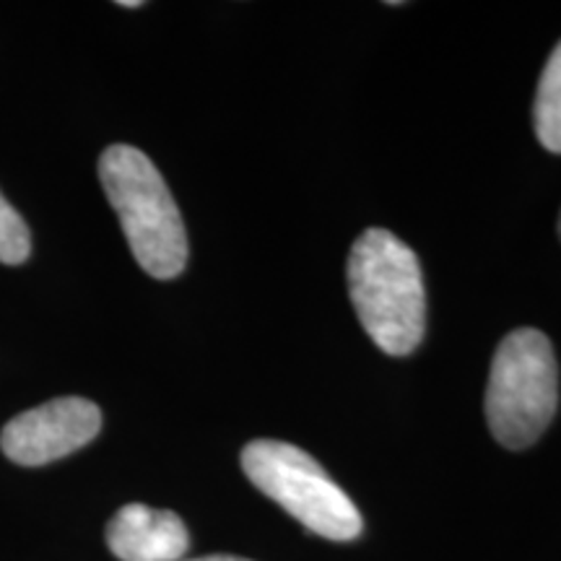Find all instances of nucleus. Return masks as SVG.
<instances>
[{
	"label": "nucleus",
	"instance_id": "nucleus-1",
	"mask_svg": "<svg viewBox=\"0 0 561 561\" xmlns=\"http://www.w3.org/2000/svg\"><path fill=\"white\" fill-rule=\"evenodd\" d=\"M348 294L377 348L405 356L424 339L426 294L416 252L388 229H367L346 265Z\"/></svg>",
	"mask_w": 561,
	"mask_h": 561
},
{
	"label": "nucleus",
	"instance_id": "nucleus-2",
	"mask_svg": "<svg viewBox=\"0 0 561 561\" xmlns=\"http://www.w3.org/2000/svg\"><path fill=\"white\" fill-rule=\"evenodd\" d=\"M100 180L140 268L159 280L180 276L187 265V231L153 161L136 146L115 144L102 153Z\"/></svg>",
	"mask_w": 561,
	"mask_h": 561
},
{
	"label": "nucleus",
	"instance_id": "nucleus-3",
	"mask_svg": "<svg viewBox=\"0 0 561 561\" xmlns=\"http://www.w3.org/2000/svg\"><path fill=\"white\" fill-rule=\"evenodd\" d=\"M486 421L507 450H525L549 430L559 405V367L549 335L517 328L491 359Z\"/></svg>",
	"mask_w": 561,
	"mask_h": 561
},
{
	"label": "nucleus",
	"instance_id": "nucleus-4",
	"mask_svg": "<svg viewBox=\"0 0 561 561\" xmlns=\"http://www.w3.org/2000/svg\"><path fill=\"white\" fill-rule=\"evenodd\" d=\"M242 471L307 530L331 541H354L362 533L356 504L301 447L278 439L250 442L242 450Z\"/></svg>",
	"mask_w": 561,
	"mask_h": 561
},
{
	"label": "nucleus",
	"instance_id": "nucleus-5",
	"mask_svg": "<svg viewBox=\"0 0 561 561\" xmlns=\"http://www.w3.org/2000/svg\"><path fill=\"white\" fill-rule=\"evenodd\" d=\"M102 430V413L87 398H58L19 413L0 434L5 458L34 468L81 450Z\"/></svg>",
	"mask_w": 561,
	"mask_h": 561
},
{
	"label": "nucleus",
	"instance_id": "nucleus-6",
	"mask_svg": "<svg viewBox=\"0 0 561 561\" xmlns=\"http://www.w3.org/2000/svg\"><path fill=\"white\" fill-rule=\"evenodd\" d=\"M107 546L121 561H180L191 536L170 510L125 504L107 525Z\"/></svg>",
	"mask_w": 561,
	"mask_h": 561
},
{
	"label": "nucleus",
	"instance_id": "nucleus-7",
	"mask_svg": "<svg viewBox=\"0 0 561 561\" xmlns=\"http://www.w3.org/2000/svg\"><path fill=\"white\" fill-rule=\"evenodd\" d=\"M533 125L541 146L551 153H561V42L546 60L533 102Z\"/></svg>",
	"mask_w": 561,
	"mask_h": 561
},
{
	"label": "nucleus",
	"instance_id": "nucleus-8",
	"mask_svg": "<svg viewBox=\"0 0 561 561\" xmlns=\"http://www.w3.org/2000/svg\"><path fill=\"white\" fill-rule=\"evenodd\" d=\"M32 252V234L19 210L0 193V263L21 265Z\"/></svg>",
	"mask_w": 561,
	"mask_h": 561
},
{
	"label": "nucleus",
	"instance_id": "nucleus-9",
	"mask_svg": "<svg viewBox=\"0 0 561 561\" xmlns=\"http://www.w3.org/2000/svg\"><path fill=\"white\" fill-rule=\"evenodd\" d=\"M187 561H250V559L229 557V553H214V557H201V559H187Z\"/></svg>",
	"mask_w": 561,
	"mask_h": 561
},
{
	"label": "nucleus",
	"instance_id": "nucleus-10",
	"mask_svg": "<svg viewBox=\"0 0 561 561\" xmlns=\"http://www.w3.org/2000/svg\"><path fill=\"white\" fill-rule=\"evenodd\" d=\"M121 5L123 9H140L144 3H140V0H121Z\"/></svg>",
	"mask_w": 561,
	"mask_h": 561
},
{
	"label": "nucleus",
	"instance_id": "nucleus-11",
	"mask_svg": "<svg viewBox=\"0 0 561 561\" xmlns=\"http://www.w3.org/2000/svg\"><path fill=\"white\" fill-rule=\"evenodd\" d=\"M559 237H561V216H559Z\"/></svg>",
	"mask_w": 561,
	"mask_h": 561
}]
</instances>
